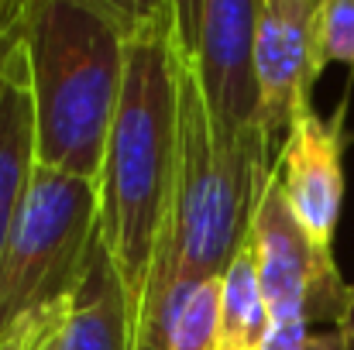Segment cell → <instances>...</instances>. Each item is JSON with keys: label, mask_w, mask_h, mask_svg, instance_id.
I'll return each instance as SVG.
<instances>
[{"label": "cell", "mask_w": 354, "mask_h": 350, "mask_svg": "<svg viewBox=\"0 0 354 350\" xmlns=\"http://www.w3.org/2000/svg\"><path fill=\"white\" fill-rule=\"evenodd\" d=\"M69 309V306H66ZM66 309H55V313H45V316H31V320H24V323H17L7 337H0V350H35V344L52 330V327H59L62 323V316H66Z\"/></svg>", "instance_id": "15"}, {"label": "cell", "mask_w": 354, "mask_h": 350, "mask_svg": "<svg viewBox=\"0 0 354 350\" xmlns=\"http://www.w3.org/2000/svg\"><path fill=\"white\" fill-rule=\"evenodd\" d=\"M59 350H138L134 313L104 240H97L86 275L66 309Z\"/></svg>", "instance_id": "10"}, {"label": "cell", "mask_w": 354, "mask_h": 350, "mask_svg": "<svg viewBox=\"0 0 354 350\" xmlns=\"http://www.w3.org/2000/svg\"><path fill=\"white\" fill-rule=\"evenodd\" d=\"M62 320H66V316H62ZM59 330H62V323H59V327H52V330L35 344V350H59Z\"/></svg>", "instance_id": "17"}, {"label": "cell", "mask_w": 354, "mask_h": 350, "mask_svg": "<svg viewBox=\"0 0 354 350\" xmlns=\"http://www.w3.org/2000/svg\"><path fill=\"white\" fill-rule=\"evenodd\" d=\"M258 3L261 0L176 3L183 52L203 93L207 114L231 137L261 134L254 83Z\"/></svg>", "instance_id": "6"}, {"label": "cell", "mask_w": 354, "mask_h": 350, "mask_svg": "<svg viewBox=\"0 0 354 350\" xmlns=\"http://www.w3.org/2000/svg\"><path fill=\"white\" fill-rule=\"evenodd\" d=\"M320 0H261L254 28L258 127L279 151L292 120L313 110L310 93L324 72L317 41Z\"/></svg>", "instance_id": "7"}, {"label": "cell", "mask_w": 354, "mask_h": 350, "mask_svg": "<svg viewBox=\"0 0 354 350\" xmlns=\"http://www.w3.org/2000/svg\"><path fill=\"white\" fill-rule=\"evenodd\" d=\"M131 3L35 0L21 7L38 165L97 182L124 79Z\"/></svg>", "instance_id": "3"}, {"label": "cell", "mask_w": 354, "mask_h": 350, "mask_svg": "<svg viewBox=\"0 0 354 350\" xmlns=\"http://www.w3.org/2000/svg\"><path fill=\"white\" fill-rule=\"evenodd\" d=\"M248 244L258 261L268 320H303L310 327L327 323L330 330L348 323L351 285L341 278L334 251L320 247L292 217L275 168L258 200Z\"/></svg>", "instance_id": "5"}, {"label": "cell", "mask_w": 354, "mask_h": 350, "mask_svg": "<svg viewBox=\"0 0 354 350\" xmlns=\"http://www.w3.org/2000/svg\"><path fill=\"white\" fill-rule=\"evenodd\" d=\"M344 110L348 104H341L330 120L306 110L292 120L275 151V179L292 217L327 251H334V233L344 206Z\"/></svg>", "instance_id": "8"}, {"label": "cell", "mask_w": 354, "mask_h": 350, "mask_svg": "<svg viewBox=\"0 0 354 350\" xmlns=\"http://www.w3.org/2000/svg\"><path fill=\"white\" fill-rule=\"evenodd\" d=\"M221 278H207L176 295L155 323L148 350H217Z\"/></svg>", "instance_id": "12"}, {"label": "cell", "mask_w": 354, "mask_h": 350, "mask_svg": "<svg viewBox=\"0 0 354 350\" xmlns=\"http://www.w3.org/2000/svg\"><path fill=\"white\" fill-rule=\"evenodd\" d=\"M268 333V306L258 282V261L251 244L234 254L227 271L221 275V323L217 350H261Z\"/></svg>", "instance_id": "11"}, {"label": "cell", "mask_w": 354, "mask_h": 350, "mask_svg": "<svg viewBox=\"0 0 354 350\" xmlns=\"http://www.w3.org/2000/svg\"><path fill=\"white\" fill-rule=\"evenodd\" d=\"M97 240V182L38 165L0 254V337L31 316L66 309Z\"/></svg>", "instance_id": "4"}, {"label": "cell", "mask_w": 354, "mask_h": 350, "mask_svg": "<svg viewBox=\"0 0 354 350\" xmlns=\"http://www.w3.org/2000/svg\"><path fill=\"white\" fill-rule=\"evenodd\" d=\"M17 10H21V3H0V35H3L10 24H14Z\"/></svg>", "instance_id": "16"}, {"label": "cell", "mask_w": 354, "mask_h": 350, "mask_svg": "<svg viewBox=\"0 0 354 350\" xmlns=\"http://www.w3.org/2000/svg\"><path fill=\"white\" fill-rule=\"evenodd\" d=\"M183 41L176 3H131L124 79L97 175L100 240L124 282L134 333L179 162Z\"/></svg>", "instance_id": "1"}, {"label": "cell", "mask_w": 354, "mask_h": 350, "mask_svg": "<svg viewBox=\"0 0 354 350\" xmlns=\"http://www.w3.org/2000/svg\"><path fill=\"white\" fill-rule=\"evenodd\" d=\"M317 41L324 66L327 62L354 66V0H320Z\"/></svg>", "instance_id": "13"}, {"label": "cell", "mask_w": 354, "mask_h": 350, "mask_svg": "<svg viewBox=\"0 0 354 350\" xmlns=\"http://www.w3.org/2000/svg\"><path fill=\"white\" fill-rule=\"evenodd\" d=\"M261 350H348L341 330H317L303 320H268Z\"/></svg>", "instance_id": "14"}, {"label": "cell", "mask_w": 354, "mask_h": 350, "mask_svg": "<svg viewBox=\"0 0 354 350\" xmlns=\"http://www.w3.org/2000/svg\"><path fill=\"white\" fill-rule=\"evenodd\" d=\"M272 168L275 148L265 134L231 137L210 120L196 76L183 52L179 162L158 257L138 316V350H148L158 316L176 295L227 271V264L248 240Z\"/></svg>", "instance_id": "2"}, {"label": "cell", "mask_w": 354, "mask_h": 350, "mask_svg": "<svg viewBox=\"0 0 354 350\" xmlns=\"http://www.w3.org/2000/svg\"><path fill=\"white\" fill-rule=\"evenodd\" d=\"M24 7V3H21ZM38 168V130L21 35V10L0 35V254Z\"/></svg>", "instance_id": "9"}, {"label": "cell", "mask_w": 354, "mask_h": 350, "mask_svg": "<svg viewBox=\"0 0 354 350\" xmlns=\"http://www.w3.org/2000/svg\"><path fill=\"white\" fill-rule=\"evenodd\" d=\"M344 340H348V350H354V285H351V313H348V323L341 327Z\"/></svg>", "instance_id": "18"}]
</instances>
